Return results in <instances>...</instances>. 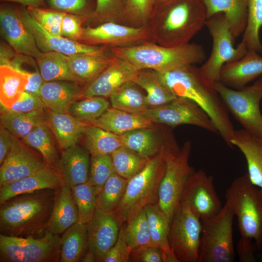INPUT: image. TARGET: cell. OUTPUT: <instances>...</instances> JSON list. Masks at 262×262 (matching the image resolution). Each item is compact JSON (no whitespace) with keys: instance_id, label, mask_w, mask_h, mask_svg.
<instances>
[{"instance_id":"6da1fadb","label":"cell","mask_w":262,"mask_h":262,"mask_svg":"<svg viewBox=\"0 0 262 262\" xmlns=\"http://www.w3.org/2000/svg\"><path fill=\"white\" fill-rule=\"evenodd\" d=\"M207 19L202 0H168L155 4L148 26L154 42L175 47L189 43Z\"/></svg>"},{"instance_id":"7a4b0ae2","label":"cell","mask_w":262,"mask_h":262,"mask_svg":"<svg viewBox=\"0 0 262 262\" xmlns=\"http://www.w3.org/2000/svg\"><path fill=\"white\" fill-rule=\"evenodd\" d=\"M158 73L177 97L192 100L207 114L217 133L232 147L231 141L235 130L229 112L214 84L203 76L199 67L191 65L167 73Z\"/></svg>"},{"instance_id":"3957f363","label":"cell","mask_w":262,"mask_h":262,"mask_svg":"<svg viewBox=\"0 0 262 262\" xmlns=\"http://www.w3.org/2000/svg\"><path fill=\"white\" fill-rule=\"evenodd\" d=\"M56 189H45L19 195L0 204V234L28 237L45 229Z\"/></svg>"},{"instance_id":"277c9868","label":"cell","mask_w":262,"mask_h":262,"mask_svg":"<svg viewBox=\"0 0 262 262\" xmlns=\"http://www.w3.org/2000/svg\"><path fill=\"white\" fill-rule=\"evenodd\" d=\"M110 50L137 69H151L160 73L201 63L206 56L201 45L190 43L168 47L149 42L129 47L110 48Z\"/></svg>"},{"instance_id":"5b68a950","label":"cell","mask_w":262,"mask_h":262,"mask_svg":"<svg viewBox=\"0 0 262 262\" xmlns=\"http://www.w3.org/2000/svg\"><path fill=\"white\" fill-rule=\"evenodd\" d=\"M164 149L150 159L144 168L129 180L125 193L113 213L120 225L135 217L149 204L157 203L161 181L165 170Z\"/></svg>"},{"instance_id":"8992f818","label":"cell","mask_w":262,"mask_h":262,"mask_svg":"<svg viewBox=\"0 0 262 262\" xmlns=\"http://www.w3.org/2000/svg\"><path fill=\"white\" fill-rule=\"evenodd\" d=\"M226 204L236 216L241 237L254 241L262 249V191L247 173L235 178L225 192Z\"/></svg>"},{"instance_id":"52a82bcc","label":"cell","mask_w":262,"mask_h":262,"mask_svg":"<svg viewBox=\"0 0 262 262\" xmlns=\"http://www.w3.org/2000/svg\"><path fill=\"white\" fill-rule=\"evenodd\" d=\"M229 112L242 126L243 129L262 140V76L249 86L236 89L220 82L214 83Z\"/></svg>"},{"instance_id":"ba28073f","label":"cell","mask_w":262,"mask_h":262,"mask_svg":"<svg viewBox=\"0 0 262 262\" xmlns=\"http://www.w3.org/2000/svg\"><path fill=\"white\" fill-rule=\"evenodd\" d=\"M191 148V142L188 140L181 148L168 149L165 152V170L160 183L157 203L170 223L180 204L186 184L195 171L189 164Z\"/></svg>"},{"instance_id":"9c48e42d","label":"cell","mask_w":262,"mask_h":262,"mask_svg":"<svg viewBox=\"0 0 262 262\" xmlns=\"http://www.w3.org/2000/svg\"><path fill=\"white\" fill-rule=\"evenodd\" d=\"M205 26L212 38L213 46L210 56L199 69L203 76L214 84L219 82L223 66L241 59L248 49L242 40L234 47L235 38L223 14L219 13L207 19Z\"/></svg>"},{"instance_id":"30bf717a","label":"cell","mask_w":262,"mask_h":262,"mask_svg":"<svg viewBox=\"0 0 262 262\" xmlns=\"http://www.w3.org/2000/svg\"><path fill=\"white\" fill-rule=\"evenodd\" d=\"M61 237L45 229L43 236H9L0 234V262H58Z\"/></svg>"},{"instance_id":"8fae6325","label":"cell","mask_w":262,"mask_h":262,"mask_svg":"<svg viewBox=\"0 0 262 262\" xmlns=\"http://www.w3.org/2000/svg\"><path fill=\"white\" fill-rule=\"evenodd\" d=\"M234 214L225 203L215 217L202 222L198 262H233Z\"/></svg>"},{"instance_id":"7c38bea8","label":"cell","mask_w":262,"mask_h":262,"mask_svg":"<svg viewBox=\"0 0 262 262\" xmlns=\"http://www.w3.org/2000/svg\"><path fill=\"white\" fill-rule=\"evenodd\" d=\"M202 224L187 206L180 204L170 223V247L178 262H198Z\"/></svg>"},{"instance_id":"4fadbf2b","label":"cell","mask_w":262,"mask_h":262,"mask_svg":"<svg viewBox=\"0 0 262 262\" xmlns=\"http://www.w3.org/2000/svg\"><path fill=\"white\" fill-rule=\"evenodd\" d=\"M139 114L155 124L172 127L191 125L217 133L207 114L194 101L186 98L176 97L167 103L149 108Z\"/></svg>"},{"instance_id":"5bb4252c","label":"cell","mask_w":262,"mask_h":262,"mask_svg":"<svg viewBox=\"0 0 262 262\" xmlns=\"http://www.w3.org/2000/svg\"><path fill=\"white\" fill-rule=\"evenodd\" d=\"M180 204L188 207L201 222L216 216L223 207L216 192L213 178L201 169L195 171L189 179Z\"/></svg>"},{"instance_id":"9a60e30c","label":"cell","mask_w":262,"mask_h":262,"mask_svg":"<svg viewBox=\"0 0 262 262\" xmlns=\"http://www.w3.org/2000/svg\"><path fill=\"white\" fill-rule=\"evenodd\" d=\"M82 40L89 45L102 44L114 48H126L153 42L148 26L135 27L114 22L83 28Z\"/></svg>"},{"instance_id":"2e32d148","label":"cell","mask_w":262,"mask_h":262,"mask_svg":"<svg viewBox=\"0 0 262 262\" xmlns=\"http://www.w3.org/2000/svg\"><path fill=\"white\" fill-rule=\"evenodd\" d=\"M27 28L33 35L41 52L55 51L66 56L82 54H95L105 52L108 47L83 44L61 35L48 32L30 14L28 10L20 13Z\"/></svg>"},{"instance_id":"e0dca14e","label":"cell","mask_w":262,"mask_h":262,"mask_svg":"<svg viewBox=\"0 0 262 262\" xmlns=\"http://www.w3.org/2000/svg\"><path fill=\"white\" fill-rule=\"evenodd\" d=\"M46 165L38 152L15 136L10 153L0 165V186L28 176Z\"/></svg>"},{"instance_id":"ac0fdd59","label":"cell","mask_w":262,"mask_h":262,"mask_svg":"<svg viewBox=\"0 0 262 262\" xmlns=\"http://www.w3.org/2000/svg\"><path fill=\"white\" fill-rule=\"evenodd\" d=\"M154 126L136 129L120 135L122 146L151 159L164 149L180 148L170 130Z\"/></svg>"},{"instance_id":"d6986e66","label":"cell","mask_w":262,"mask_h":262,"mask_svg":"<svg viewBox=\"0 0 262 262\" xmlns=\"http://www.w3.org/2000/svg\"><path fill=\"white\" fill-rule=\"evenodd\" d=\"M86 225L89 249L94 253L96 262H103L117 240L121 225L113 212H104L98 208Z\"/></svg>"},{"instance_id":"ffe728a7","label":"cell","mask_w":262,"mask_h":262,"mask_svg":"<svg viewBox=\"0 0 262 262\" xmlns=\"http://www.w3.org/2000/svg\"><path fill=\"white\" fill-rule=\"evenodd\" d=\"M0 25L3 37L17 54L35 59L41 52L20 13L9 6L2 7L0 10Z\"/></svg>"},{"instance_id":"44dd1931","label":"cell","mask_w":262,"mask_h":262,"mask_svg":"<svg viewBox=\"0 0 262 262\" xmlns=\"http://www.w3.org/2000/svg\"><path fill=\"white\" fill-rule=\"evenodd\" d=\"M138 71L128 62L115 56L108 66L83 88L81 98L110 97L123 84L132 81Z\"/></svg>"},{"instance_id":"7402d4cb","label":"cell","mask_w":262,"mask_h":262,"mask_svg":"<svg viewBox=\"0 0 262 262\" xmlns=\"http://www.w3.org/2000/svg\"><path fill=\"white\" fill-rule=\"evenodd\" d=\"M64 185L56 169L46 165L31 175L0 187V204L15 196Z\"/></svg>"},{"instance_id":"603a6c76","label":"cell","mask_w":262,"mask_h":262,"mask_svg":"<svg viewBox=\"0 0 262 262\" xmlns=\"http://www.w3.org/2000/svg\"><path fill=\"white\" fill-rule=\"evenodd\" d=\"M262 54L248 50L239 60L225 65L219 82L230 88L239 89L262 76Z\"/></svg>"},{"instance_id":"cb8c5ba5","label":"cell","mask_w":262,"mask_h":262,"mask_svg":"<svg viewBox=\"0 0 262 262\" xmlns=\"http://www.w3.org/2000/svg\"><path fill=\"white\" fill-rule=\"evenodd\" d=\"M89 154L85 147L77 145L62 150L57 170L64 185L70 188L87 181L90 165Z\"/></svg>"},{"instance_id":"d4e9b609","label":"cell","mask_w":262,"mask_h":262,"mask_svg":"<svg viewBox=\"0 0 262 262\" xmlns=\"http://www.w3.org/2000/svg\"><path fill=\"white\" fill-rule=\"evenodd\" d=\"M80 84L69 81L44 82L39 97L48 110L57 113H67L71 104L81 98L83 88Z\"/></svg>"},{"instance_id":"484cf974","label":"cell","mask_w":262,"mask_h":262,"mask_svg":"<svg viewBox=\"0 0 262 262\" xmlns=\"http://www.w3.org/2000/svg\"><path fill=\"white\" fill-rule=\"evenodd\" d=\"M78 221V210L70 188L64 185L56 189L52 211L45 229L60 235Z\"/></svg>"},{"instance_id":"4316f807","label":"cell","mask_w":262,"mask_h":262,"mask_svg":"<svg viewBox=\"0 0 262 262\" xmlns=\"http://www.w3.org/2000/svg\"><path fill=\"white\" fill-rule=\"evenodd\" d=\"M231 143L245 157L250 182L262 191V140L241 129L235 130Z\"/></svg>"},{"instance_id":"83f0119b","label":"cell","mask_w":262,"mask_h":262,"mask_svg":"<svg viewBox=\"0 0 262 262\" xmlns=\"http://www.w3.org/2000/svg\"><path fill=\"white\" fill-rule=\"evenodd\" d=\"M207 18L223 14L230 31L236 38L243 34L248 19V0H202Z\"/></svg>"},{"instance_id":"f1b7e54d","label":"cell","mask_w":262,"mask_h":262,"mask_svg":"<svg viewBox=\"0 0 262 262\" xmlns=\"http://www.w3.org/2000/svg\"><path fill=\"white\" fill-rule=\"evenodd\" d=\"M46 122L61 150L77 145L87 124L68 113H57L47 108Z\"/></svg>"},{"instance_id":"f546056e","label":"cell","mask_w":262,"mask_h":262,"mask_svg":"<svg viewBox=\"0 0 262 262\" xmlns=\"http://www.w3.org/2000/svg\"><path fill=\"white\" fill-rule=\"evenodd\" d=\"M117 135L136 129L149 127L154 124L140 114L131 113L109 108L92 123Z\"/></svg>"},{"instance_id":"4dcf8cb0","label":"cell","mask_w":262,"mask_h":262,"mask_svg":"<svg viewBox=\"0 0 262 262\" xmlns=\"http://www.w3.org/2000/svg\"><path fill=\"white\" fill-rule=\"evenodd\" d=\"M105 52L67 56V63L71 73L82 84H87L98 77L115 58Z\"/></svg>"},{"instance_id":"1f68e13d","label":"cell","mask_w":262,"mask_h":262,"mask_svg":"<svg viewBox=\"0 0 262 262\" xmlns=\"http://www.w3.org/2000/svg\"><path fill=\"white\" fill-rule=\"evenodd\" d=\"M61 237L60 262H79L89 250L87 225L78 221Z\"/></svg>"},{"instance_id":"d6a6232c","label":"cell","mask_w":262,"mask_h":262,"mask_svg":"<svg viewBox=\"0 0 262 262\" xmlns=\"http://www.w3.org/2000/svg\"><path fill=\"white\" fill-rule=\"evenodd\" d=\"M132 82L146 91L149 108L164 104L177 97L159 74L153 70H139Z\"/></svg>"},{"instance_id":"836d02e7","label":"cell","mask_w":262,"mask_h":262,"mask_svg":"<svg viewBox=\"0 0 262 262\" xmlns=\"http://www.w3.org/2000/svg\"><path fill=\"white\" fill-rule=\"evenodd\" d=\"M54 135L46 121L40 122L22 140L38 152L47 164L57 169L60 156L58 155Z\"/></svg>"},{"instance_id":"e575fe53","label":"cell","mask_w":262,"mask_h":262,"mask_svg":"<svg viewBox=\"0 0 262 262\" xmlns=\"http://www.w3.org/2000/svg\"><path fill=\"white\" fill-rule=\"evenodd\" d=\"M27 76L7 66L0 67V101L3 111L10 110L25 91Z\"/></svg>"},{"instance_id":"d590c367","label":"cell","mask_w":262,"mask_h":262,"mask_svg":"<svg viewBox=\"0 0 262 262\" xmlns=\"http://www.w3.org/2000/svg\"><path fill=\"white\" fill-rule=\"evenodd\" d=\"M67 56L55 52H41L35 59L44 82L73 81L82 84L71 72L67 63Z\"/></svg>"},{"instance_id":"8d00e7d4","label":"cell","mask_w":262,"mask_h":262,"mask_svg":"<svg viewBox=\"0 0 262 262\" xmlns=\"http://www.w3.org/2000/svg\"><path fill=\"white\" fill-rule=\"evenodd\" d=\"M140 88L132 81L126 82L109 97L112 107L134 114L144 112L149 106Z\"/></svg>"},{"instance_id":"74e56055","label":"cell","mask_w":262,"mask_h":262,"mask_svg":"<svg viewBox=\"0 0 262 262\" xmlns=\"http://www.w3.org/2000/svg\"><path fill=\"white\" fill-rule=\"evenodd\" d=\"M144 209L152 245L160 247L164 253L174 254L169 243L170 222L167 217L157 203L148 204Z\"/></svg>"},{"instance_id":"f35d334b","label":"cell","mask_w":262,"mask_h":262,"mask_svg":"<svg viewBox=\"0 0 262 262\" xmlns=\"http://www.w3.org/2000/svg\"><path fill=\"white\" fill-rule=\"evenodd\" d=\"M47 108L28 113H16L4 111L0 115V126L17 138L22 139L35 126L46 121Z\"/></svg>"},{"instance_id":"ab89813d","label":"cell","mask_w":262,"mask_h":262,"mask_svg":"<svg viewBox=\"0 0 262 262\" xmlns=\"http://www.w3.org/2000/svg\"><path fill=\"white\" fill-rule=\"evenodd\" d=\"M83 137L84 147L92 155L111 154L122 146L119 135L92 124H87Z\"/></svg>"},{"instance_id":"60d3db41","label":"cell","mask_w":262,"mask_h":262,"mask_svg":"<svg viewBox=\"0 0 262 262\" xmlns=\"http://www.w3.org/2000/svg\"><path fill=\"white\" fill-rule=\"evenodd\" d=\"M115 173L130 180L141 171L150 159L124 146L111 154Z\"/></svg>"},{"instance_id":"b9f144b4","label":"cell","mask_w":262,"mask_h":262,"mask_svg":"<svg viewBox=\"0 0 262 262\" xmlns=\"http://www.w3.org/2000/svg\"><path fill=\"white\" fill-rule=\"evenodd\" d=\"M129 180L114 173L97 195V208L106 212H114L119 204Z\"/></svg>"},{"instance_id":"7bdbcfd3","label":"cell","mask_w":262,"mask_h":262,"mask_svg":"<svg viewBox=\"0 0 262 262\" xmlns=\"http://www.w3.org/2000/svg\"><path fill=\"white\" fill-rule=\"evenodd\" d=\"M109 106V101L104 97H88L72 102L67 113L81 121L90 124L104 114Z\"/></svg>"},{"instance_id":"ee69618b","label":"cell","mask_w":262,"mask_h":262,"mask_svg":"<svg viewBox=\"0 0 262 262\" xmlns=\"http://www.w3.org/2000/svg\"><path fill=\"white\" fill-rule=\"evenodd\" d=\"M262 27V0H248V19L243 34V41L248 50L262 55L260 32Z\"/></svg>"},{"instance_id":"f6af8a7d","label":"cell","mask_w":262,"mask_h":262,"mask_svg":"<svg viewBox=\"0 0 262 262\" xmlns=\"http://www.w3.org/2000/svg\"><path fill=\"white\" fill-rule=\"evenodd\" d=\"M126 241L131 251L152 245L145 209L126 223L125 228Z\"/></svg>"},{"instance_id":"bcb514c9","label":"cell","mask_w":262,"mask_h":262,"mask_svg":"<svg viewBox=\"0 0 262 262\" xmlns=\"http://www.w3.org/2000/svg\"><path fill=\"white\" fill-rule=\"evenodd\" d=\"M71 195L79 213V221L87 224L97 208L94 188L87 182L70 187Z\"/></svg>"},{"instance_id":"7dc6e473","label":"cell","mask_w":262,"mask_h":262,"mask_svg":"<svg viewBox=\"0 0 262 262\" xmlns=\"http://www.w3.org/2000/svg\"><path fill=\"white\" fill-rule=\"evenodd\" d=\"M126 3L127 0H96L95 9L90 18L98 25L107 22L123 24Z\"/></svg>"},{"instance_id":"c3c4849f","label":"cell","mask_w":262,"mask_h":262,"mask_svg":"<svg viewBox=\"0 0 262 262\" xmlns=\"http://www.w3.org/2000/svg\"><path fill=\"white\" fill-rule=\"evenodd\" d=\"M115 173L111 154L92 155L87 182L93 186L96 195L101 191L108 179Z\"/></svg>"},{"instance_id":"681fc988","label":"cell","mask_w":262,"mask_h":262,"mask_svg":"<svg viewBox=\"0 0 262 262\" xmlns=\"http://www.w3.org/2000/svg\"><path fill=\"white\" fill-rule=\"evenodd\" d=\"M154 0H127L123 24L135 27L148 26Z\"/></svg>"},{"instance_id":"f907efd6","label":"cell","mask_w":262,"mask_h":262,"mask_svg":"<svg viewBox=\"0 0 262 262\" xmlns=\"http://www.w3.org/2000/svg\"><path fill=\"white\" fill-rule=\"evenodd\" d=\"M32 16L46 30L51 34L61 35V27L66 13L46 10L39 7H29Z\"/></svg>"},{"instance_id":"816d5d0a","label":"cell","mask_w":262,"mask_h":262,"mask_svg":"<svg viewBox=\"0 0 262 262\" xmlns=\"http://www.w3.org/2000/svg\"><path fill=\"white\" fill-rule=\"evenodd\" d=\"M125 226L120 229L118 237L105 255L103 262H129L131 261V250L128 245L125 235Z\"/></svg>"},{"instance_id":"f5cc1de1","label":"cell","mask_w":262,"mask_h":262,"mask_svg":"<svg viewBox=\"0 0 262 262\" xmlns=\"http://www.w3.org/2000/svg\"><path fill=\"white\" fill-rule=\"evenodd\" d=\"M46 107L39 96L25 91L8 111L16 113H28Z\"/></svg>"},{"instance_id":"db71d44e","label":"cell","mask_w":262,"mask_h":262,"mask_svg":"<svg viewBox=\"0 0 262 262\" xmlns=\"http://www.w3.org/2000/svg\"><path fill=\"white\" fill-rule=\"evenodd\" d=\"M83 30L80 16L65 13L62 23V36L75 41L82 39Z\"/></svg>"},{"instance_id":"11a10c76","label":"cell","mask_w":262,"mask_h":262,"mask_svg":"<svg viewBox=\"0 0 262 262\" xmlns=\"http://www.w3.org/2000/svg\"><path fill=\"white\" fill-rule=\"evenodd\" d=\"M162 249L150 245L131 251L132 261L135 262H163Z\"/></svg>"},{"instance_id":"9f6ffc18","label":"cell","mask_w":262,"mask_h":262,"mask_svg":"<svg viewBox=\"0 0 262 262\" xmlns=\"http://www.w3.org/2000/svg\"><path fill=\"white\" fill-rule=\"evenodd\" d=\"M50 7L63 12L80 14L87 5V0H48Z\"/></svg>"},{"instance_id":"6f0895ef","label":"cell","mask_w":262,"mask_h":262,"mask_svg":"<svg viewBox=\"0 0 262 262\" xmlns=\"http://www.w3.org/2000/svg\"><path fill=\"white\" fill-rule=\"evenodd\" d=\"M257 250L256 246L253 240L241 236L237 245V253L240 262H256L255 253Z\"/></svg>"},{"instance_id":"680465c9","label":"cell","mask_w":262,"mask_h":262,"mask_svg":"<svg viewBox=\"0 0 262 262\" xmlns=\"http://www.w3.org/2000/svg\"><path fill=\"white\" fill-rule=\"evenodd\" d=\"M15 136L0 126V164L3 163L12 147Z\"/></svg>"},{"instance_id":"91938a15","label":"cell","mask_w":262,"mask_h":262,"mask_svg":"<svg viewBox=\"0 0 262 262\" xmlns=\"http://www.w3.org/2000/svg\"><path fill=\"white\" fill-rule=\"evenodd\" d=\"M27 76L28 78V83L25 91L39 96L40 89L44 82L39 70L29 74Z\"/></svg>"},{"instance_id":"94428289","label":"cell","mask_w":262,"mask_h":262,"mask_svg":"<svg viewBox=\"0 0 262 262\" xmlns=\"http://www.w3.org/2000/svg\"><path fill=\"white\" fill-rule=\"evenodd\" d=\"M19 2L29 6V7H39L44 4V0H1Z\"/></svg>"},{"instance_id":"6125c7cd","label":"cell","mask_w":262,"mask_h":262,"mask_svg":"<svg viewBox=\"0 0 262 262\" xmlns=\"http://www.w3.org/2000/svg\"><path fill=\"white\" fill-rule=\"evenodd\" d=\"M96 258L94 253L89 249L85 254L81 262H95Z\"/></svg>"},{"instance_id":"be15d7a7","label":"cell","mask_w":262,"mask_h":262,"mask_svg":"<svg viewBox=\"0 0 262 262\" xmlns=\"http://www.w3.org/2000/svg\"><path fill=\"white\" fill-rule=\"evenodd\" d=\"M155 0V3H161V2H164V1H167L168 0Z\"/></svg>"}]
</instances>
